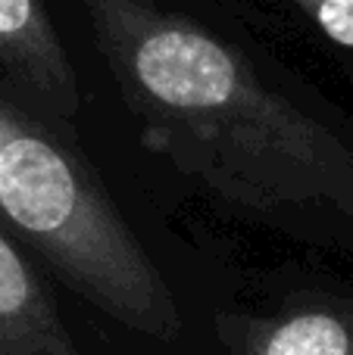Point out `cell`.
<instances>
[{"label":"cell","instance_id":"6","mask_svg":"<svg viewBox=\"0 0 353 355\" xmlns=\"http://www.w3.org/2000/svg\"><path fill=\"white\" fill-rule=\"evenodd\" d=\"M325 37L353 53V0H294Z\"/></svg>","mask_w":353,"mask_h":355},{"label":"cell","instance_id":"1","mask_svg":"<svg viewBox=\"0 0 353 355\" xmlns=\"http://www.w3.org/2000/svg\"><path fill=\"white\" fill-rule=\"evenodd\" d=\"M135 116L185 168L254 209L329 206L353 225V153L197 25L147 0H81Z\"/></svg>","mask_w":353,"mask_h":355},{"label":"cell","instance_id":"2","mask_svg":"<svg viewBox=\"0 0 353 355\" xmlns=\"http://www.w3.org/2000/svg\"><path fill=\"white\" fill-rule=\"evenodd\" d=\"M0 209L88 302L156 340L181 334L163 275L110 206L91 172L54 137L6 125L0 135Z\"/></svg>","mask_w":353,"mask_h":355},{"label":"cell","instance_id":"4","mask_svg":"<svg viewBox=\"0 0 353 355\" xmlns=\"http://www.w3.org/2000/svg\"><path fill=\"white\" fill-rule=\"evenodd\" d=\"M0 355H85L16 250L0 237Z\"/></svg>","mask_w":353,"mask_h":355},{"label":"cell","instance_id":"5","mask_svg":"<svg viewBox=\"0 0 353 355\" xmlns=\"http://www.w3.org/2000/svg\"><path fill=\"white\" fill-rule=\"evenodd\" d=\"M231 355H353V315L306 309L279 318L216 321Z\"/></svg>","mask_w":353,"mask_h":355},{"label":"cell","instance_id":"3","mask_svg":"<svg viewBox=\"0 0 353 355\" xmlns=\"http://www.w3.org/2000/svg\"><path fill=\"white\" fill-rule=\"evenodd\" d=\"M0 62L56 116L75 112V75L41 0H0Z\"/></svg>","mask_w":353,"mask_h":355}]
</instances>
